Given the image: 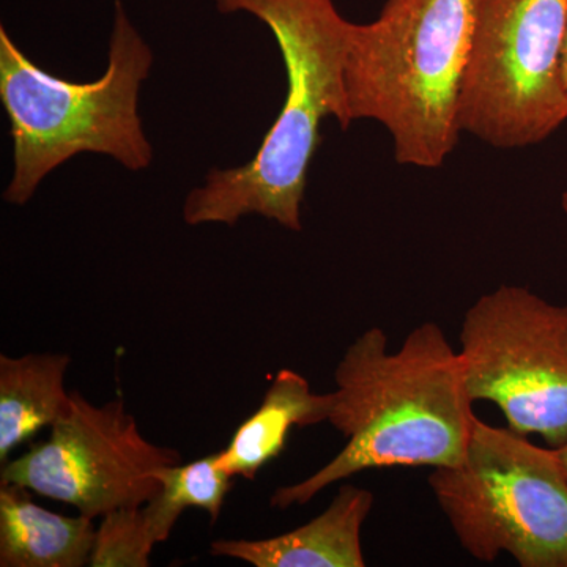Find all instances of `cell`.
Segmentation results:
<instances>
[{
    "mask_svg": "<svg viewBox=\"0 0 567 567\" xmlns=\"http://www.w3.org/2000/svg\"><path fill=\"white\" fill-rule=\"evenodd\" d=\"M216 7L224 14H252L274 33L286 63V103L251 162L213 169L203 188L186 197L183 219L234 226L256 213L300 233L320 125L334 117L344 132L350 128L344 71L353 22L333 0H216Z\"/></svg>",
    "mask_w": 567,
    "mask_h": 567,
    "instance_id": "7a4b0ae2",
    "label": "cell"
},
{
    "mask_svg": "<svg viewBox=\"0 0 567 567\" xmlns=\"http://www.w3.org/2000/svg\"><path fill=\"white\" fill-rule=\"evenodd\" d=\"M563 81H565V87L567 92V33L565 41V51H563Z\"/></svg>",
    "mask_w": 567,
    "mask_h": 567,
    "instance_id": "2e32d148",
    "label": "cell"
},
{
    "mask_svg": "<svg viewBox=\"0 0 567 567\" xmlns=\"http://www.w3.org/2000/svg\"><path fill=\"white\" fill-rule=\"evenodd\" d=\"M427 483L470 557L567 567V476L554 447L476 416L464 457Z\"/></svg>",
    "mask_w": 567,
    "mask_h": 567,
    "instance_id": "5b68a950",
    "label": "cell"
},
{
    "mask_svg": "<svg viewBox=\"0 0 567 567\" xmlns=\"http://www.w3.org/2000/svg\"><path fill=\"white\" fill-rule=\"evenodd\" d=\"M567 0H484L458 125L496 148L548 140L567 122Z\"/></svg>",
    "mask_w": 567,
    "mask_h": 567,
    "instance_id": "8992f818",
    "label": "cell"
},
{
    "mask_svg": "<svg viewBox=\"0 0 567 567\" xmlns=\"http://www.w3.org/2000/svg\"><path fill=\"white\" fill-rule=\"evenodd\" d=\"M32 491L0 484V566L84 567L95 546V518L52 513Z\"/></svg>",
    "mask_w": 567,
    "mask_h": 567,
    "instance_id": "30bf717a",
    "label": "cell"
},
{
    "mask_svg": "<svg viewBox=\"0 0 567 567\" xmlns=\"http://www.w3.org/2000/svg\"><path fill=\"white\" fill-rule=\"evenodd\" d=\"M152 61L151 48L121 0L115 2L110 65L89 84L39 69L2 25L0 100L14 147V174L3 194L7 203H28L51 171L82 152L110 155L130 171L148 167L152 147L137 114V95Z\"/></svg>",
    "mask_w": 567,
    "mask_h": 567,
    "instance_id": "277c9868",
    "label": "cell"
},
{
    "mask_svg": "<svg viewBox=\"0 0 567 567\" xmlns=\"http://www.w3.org/2000/svg\"><path fill=\"white\" fill-rule=\"evenodd\" d=\"M177 464L181 453L148 442L122 398L93 405L73 391L69 412L50 436L7 462L0 484L28 487L82 516L102 518L151 502L162 488L155 472Z\"/></svg>",
    "mask_w": 567,
    "mask_h": 567,
    "instance_id": "ba28073f",
    "label": "cell"
},
{
    "mask_svg": "<svg viewBox=\"0 0 567 567\" xmlns=\"http://www.w3.org/2000/svg\"><path fill=\"white\" fill-rule=\"evenodd\" d=\"M65 353L0 354V464L69 412Z\"/></svg>",
    "mask_w": 567,
    "mask_h": 567,
    "instance_id": "7c38bea8",
    "label": "cell"
},
{
    "mask_svg": "<svg viewBox=\"0 0 567 567\" xmlns=\"http://www.w3.org/2000/svg\"><path fill=\"white\" fill-rule=\"evenodd\" d=\"M155 477L162 488L142 506L145 527L155 546L169 539L178 518L189 507L205 511L215 525L233 488V476L219 465L218 453L185 465L163 466Z\"/></svg>",
    "mask_w": 567,
    "mask_h": 567,
    "instance_id": "4fadbf2b",
    "label": "cell"
},
{
    "mask_svg": "<svg viewBox=\"0 0 567 567\" xmlns=\"http://www.w3.org/2000/svg\"><path fill=\"white\" fill-rule=\"evenodd\" d=\"M561 208H563V212H565L566 215H567V192L563 193V196H561Z\"/></svg>",
    "mask_w": 567,
    "mask_h": 567,
    "instance_id": "e0dca14e",
    "label": "cell"
},
{
    "mask_svg": "<svg viewBox=\"0 0 567 567\" xmlns=\"http://www.w3.org/2000/svg\"><path fill=\"white\" fill-rule=\"evenodd\" d=\"M331 409L333 393L317 394L303 375L281 369L259 409L219 451V465L233 477L256 480L257 473L286 450L290 429L328 423Z\"/></svg>",
    "mask_w": 567,
    "mask_h": 567,
    "instance_id": "8fae6325",
    "label": "cell"
},
{
    "mask_svg": "<svg viewBox=\"0 0 567 567\" xmlns=\"http://www.w3.org/2000/svg\"><path fill=\"white\" fill-rule=\"evenodd\" d=\"M153 548L142 506L122 507L102 517L89 566L148 567Z\"/></svg>",
    "mask_w": 567,
    "mask_h": 567,
    "instance_id": "5bb4252c",
    "label": "cell"
},
{
    "mask_svg": "<svg viewBox=\"0 0 567 567\" xmlns=\"http://www.w3.org/2000/svg\"><path fill=\"white\" fill-rule=\"evenodd\" d=\"M374 502L368 488L346 484L308 524L267 539L215 540L210 554L256 567H364L361 529Z\"/></svg>",
    "mask_w": 567,
    "mask_h": 567,
    "instance_id": "9c48e42d",
    "label": "cell"
},
{
    "mask_svg": "<svg viewBox=\"0 0 567 567\" xmlns=\"http://www.w3.org/2000/svg\"><path fill=\"white\" fill-rule=\"evenodd\" d=\"M484 0H386L353 24L347 117L382 123L402 166L436 169L456 148L462 85Z\"/></svg>",
    "mask_w": 567,
    "mask_h": 567,
    "instance_id": "3957f363",
    "label": "cell"
},
{
    "mask_svg": "<svg viewBox=\"0 0 567 567\" xmlns=\"http://www.w3.org/2000/svg\"><path fill=\"white\" fill-rule=\"evenodd\" d=\"M555 453H557L559 464H561L563 470H565L567 476V443L566 445L557 447V450H555Z\"/></svg>",
    "mask_w": 567,
    "mask_h": 567,
    "instance_id": "9a60e30c",
    "label": "cell"
},
{
    "mask_svg": "<svg viewBox=\"0 0 567 567\" xmlns=\"http://www.w3.org/2000/svg\"><path fill=\"white\" fill-rule=\"evenodd\" d=\"M458 357L473 402H492L507 427L567 443V305L503 284L465 312Z\"/></svg>",
    "mask_w": 567,
    "mask_h": 567,
    "instance_id": "52a82bcc",
    "label": "cell"
},
{
    "mask_svg": "<svg viewBox=\"0 0 567 567\" xmlns=\"http://www.w3.org/2000/svg\"><path fill=\"white\" fill-rule=\"evenodd\" d=\"M382 328H369L336 365L328 423L347 439L338 456L292 486L276 488L275 509L303 506L331 484L391 466L456 465L475 413L458 350L442 327L424 322L390 352Z\"/></svg>",
    "mask_w": 567,
    "mask_h": 567,
    "instance_id": "6da1fadb",
    "label": "cell"
}]
</instances>
